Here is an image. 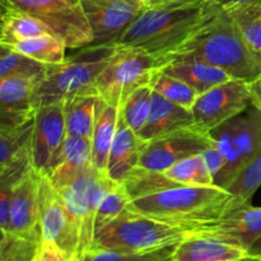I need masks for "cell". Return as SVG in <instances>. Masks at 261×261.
I'll return each instance as SVG.
<instances>
[{
	"label": "cell",
	"mask_w": 261,
	"mask_h": 261,
	"mask_svg": "<svg viewBox=\"0 0 261 261\" xmlns=\"http://www.w3.org/2000/svg\"><path fill=\"white\" fill-rule=\"evenodd\" d=\"M171 56H190L216 65L232 79L250 83L261 74V55L252 51L227 10L213 7L205 19L172 53L158 59Z\"/></svg>",
	"instance_id": "1"
},
{
	"label": "cell",
	"mask_w": 261,
	"mask_h": 261,
	"mask_svg": "<svg viewBox=\"0 0 261 261\" xmlns=\"http://www.w3.org/2000/svg\"><path fill=\"white\" fill-rule=\"evenodd\" d=\"M232 195L218 186H175L134 199L127 208L191 231L218 219L232 205Z\"/></svg>",
	"instance_id": "2"
},
{
	"label": "cell",
	"mask_w": 261,
	"mask_h": 261,
	"mask_svg": "<svg viewBox=\"0 0 261 261\" xmlns=\"http://www.w3.org/2000/svg\"><path fill=\"white\" fill-rule=\"evenodd\" d=\"M212 9L213 5L206 0L178 9L145 8L114 45L140 48L158 60L176 50Z\"/></svg>",
	"instance_id": "3"
},
{
	"label": "cell",
	"mask_w": 261,
	"mask_h": 261,
	"mask_svg": "<svg viewBox=\"0 0 261 261\" xmlns=\"http://www.w3.org/2000/svg\"><path fill=\"white\" fill-rule=\"evenodd\" d=\"M190 236L180 226L165 223L126 208L115 221L96 232L91 250L122 254H150L177 246Z\"/></svg>",
	"instance_id": "4"
},
{
	"label": "cell",
	"mask_w": 261,
	"mask_h": 261,
	"mask_svg": "<svg viewBox=\"0 0 261 261\" xmlns=\"http://www.w3.org/2000/svg\"><path fill=\"white\" fill-rule=\"evenodd\" d=\"M115 45L86 46L56 65H48L33 96V109L64 102L86 94H96V81L105 68ZM97 96V94H96Z\"/></svg>",
	"instance_id": "5"
},
{
	"label": "cell",
	"mask_w": 261,
	"mask_h": 261,
	"mask_svg": "<svg viewBox=\"0 0 261 261\" xmlns=\"http://www.w3.org/2000/svg\"><path fill=\"white\" fill-rule=\"evenodd\" d=\"M209 138L226 160V166L214 178V184L227 189L237 173L261 152V110L251 103L212 130Z\"/></svg>",
	"instance_id": "6"
},
{
	"label": "cell",
	"mask_w": 261,
	"mask_h": 261,
	"mask_svg": "<svg viewBox=\"0 0 261 261\" xmlns=\"http://www.w3.org/2000/svg\"><path fill=\"white\" fill-rule=\"evenodd\" d=\"M155 68V58L144 50L115 45L114 53L97 76L96 94L106 103L120 107L135 89L149 84Z\"/></svg>",
	"instance_id": "7"
},
{
	"label": "cell",
	"mask_w": 261,
	"mask_h": 261,
	"mask_svg": "<svg viewBox=\"0 0 261 261\" xmlns=\"http://www.w3.org/2000/svg\"><path fill=\"white\" fill-rule=\"evenodd\" d=\"M40 175L38 249L66 257H82L81 234L60 193L47 176Z\"/></svg>",
	"instance_id": "8"
},
{
	"label": "cell",
	"mask_w": 261,
	"mask_h": 261,
	"mask_svg": "<svg viewBox=\"0 0 261 261\" xmlns=\"http://www.w3.org/2000/svg\"><path fill=\"white\" fill-rule=\"evenodd\" d=\"M8 7L30 13L48 25L54 36L63 40L66 47L91 46L93 33L81 0H5Z\"/></svg>",
	"instance_id": "9"
},
{
	"label": "cell",
	"mask_w": 261,
	"mask_h": 261,
	"mask_svg": "<svg viewBox=\"0 0 261 261\" xmlns=\"http://www.w3.org/2000/svg\"><path fill=\"white\" fill-rule=\"evenodd\" d=\"M114 184L106 173L96 170L91 165L73 182L59 190L79 228L82 256L91 250L94 239L97 209L105 194Z\"/></svg>",
	"instance_id": "10"
},
{
	"label": "cell",
	"mask_w": 261,
	"mask_h": 261,
	"mask_svg": "<svg viewBox=\"0 0 261 261\" xmlns=\"http://www.w3.org/2000/svg\"><path fill=\"white\" fill-rule=\"evenodd\" d=\"M252 103L249 83L231 79L199 94L191 109L193 126L209 133Z\"/></svg>",
	"instance_id": "11"
},
{
	"label": "cell",
	"mask_w": 261,
	"mask_h": 261,
	"mask_svg": "<svg viewBox=\"0 0 261 261\" xmlns=\"http://www.w3.org/2000/svg\"><path fill=\"white\" fill-rule=\"evenodd\" d=\"M66 138L64 102L46 105L35 111L30 142L31 165L37 172L48 175L60 157Z\"/></svg>",
	"instance_id": "12"
},
{
	"label": "cell",
	"mask_w": 261,
	"mask_h": 261,
	"mask_svg": "<svg viewBox=\"0 0 261 261\" xmlns=\"http://www.w3.org/2000/svg\"><path fill=\"white\" fill-rule=\"evenodd\" d=\"M212 145L209 134L189 126L145 143L139 167L163 172L178 161L204 153Z\"/></svg>",
	"instance_id": "13"
},
{
	"label": "cell",
	"mask_w": 261,
	"mask_h": 261,
	"mask_svg": "<svg viewBox=\"0 0 261 261\" xmlns=\"http://www.w3.org/2000/svg\"><path fill=\"white\" fill-rule=\"evenodd\" d=\"M93 33L91 46L114 45L145 9L143 0H81Z\"/></svg>",
	"instance_id": "14"
},
{
	"label": "cell",
	"mask_w": 261,
	"mask_h": 261,
	"mask_svg": "<svg viewBox=\"0 0 261 261\" xmlns=\"http://www.w3.org/2000/svg\"><path fill=\"white\" fill-rule=\"evenodd\" d=\"M42 76L0 79V130L22 133L33 127V96Z\"/></svg>",
	"instance_id": "15"
},
{
	"label": "cell",
	"mask_w": 261,
	"mask_h": 261,
	"mask_svg": "<svg viewBox=\"0 0 261 261\" xmlns=\"http://www.w3.org/2000/svg\"><path fill=\"white\" fill-rule=\"evenodd\" d=\"M190 236H205L239 245L250 252L261 239V206L251 204L231 209L218 219L195 227Z\"/></svg>",
	"instance_id": "16"
},
{
	"label": "cell",
	"mask_w": 261,
	"mask_h": 261,
	"mask_svg": "<svg viewBox=\"0 0 261 261\" xmlns=\"http://www.w3.org/2000/svg\"><path fill=\"white\" fill-rule=\"evenodd\" d=\"M40 175L30 163L13 189L9 231L24 239L40 241Z\"/></svg>",
	"instance_id": "17"
},
{
	"label": "cell",
	"mask_w": 261,
	"mask_h": 261,
	"mask_svg": "<svg viewBox=\"0 0 261 261\" xmlns=\"http://www.w3.org/2000/svg\"><path fill=\"white\" fill-rule=\"evenodd\" d=\"M163 73L181 79L190 84L199 93L214 88L224 82L231 81V76L221 68L206 61L190 56H171L161 60L157 65Z\"/></svg>",
	"instance_id": "18"
},
{
	"label": "cell",
	"mask_w": 261,
	"mask_h": 261,
	"mask_svg": "<svg viewBox=\"0 0 261 261\" xmlns=\"http://www.w3.org/2000/svg\"><path fill=\"white\" fill-rule=\"evenodd\" d=\"M250 252L239 245L205 236H189L173 247L172 261H244Z\"/></svg>",
	"instance_id": "19"
},
{
	"label": "cell",
	"mask_w": 261,
	"mask_h": 261,
	"mask_svg": "<svg viewBox=\"0 0 261 261\" xmlns=\"http://www.w3.org/2000/svg\"><path fill=\"white\" fill-rule=\"evenodd\" d=\"M145 143L147 142L133 132L120 116L116 135L107 161L106 175L109 178L114 182L121 184L130 171L139 167L140 155Z\"/></svg>",
	"instance_id": "20"
},
{
	"label": "cell",
	"mask_w": 261,
	"mask_h": 261,
	"mask_svg": "<svg viewBox=\"0 0 261 261\" xmlns=\"http://www.w3.org/2000/svg\"><path fill=\"white\" fill-rule=\"evenodd\" d=\"M193 124L191 110L173 103L153 91L149 117L139 135L145 142H149L175 130L193 126Z\"/></svg>",
	"instance_id": "21"
},
{
	"label": "cell",
	"mask_w": 261,
	"mask_h": 261,
	"mask_svg": "<svg viewBox=\"0 0 261 261\" xmlns=\"http://www.w3.org/2000/svg\"><path fill=\"white\" fill-rule=\"evenodd\" d=\"M91 166V140L66 135L60 157L47 176L55 189L65 188Z\"/></svg>",
	"instance_id": "22"
},
{
	"label": "cell",
	"mask_w": 261,
	"mask_h": 261,
	"mask_svg": "<svg viewBox=\"0 0 261 261\" xmlns=\"http://www.w3.org/2000/svg\"><path fill=\"white\" fill-rule=\"evenodd\" d=\"M119 117L120 107L101 101L91 139V165L101 172L106 173L107 161L116 135Z\"/></svg>",
	"instance_id": "23"
},
{
	"label": "cell",
	"mask_w": 261,
	"mask_h": 261,
	"mask_svg": "<svg viewBox=\"0 0 261 261\" xmlns=\"http://www.w3.org/2000/svg\"><path fill=\"white\" fill-rule=\"evenodd\" d=\"M101 101L96 94L76 96L64 101L66 135L91 140Z\"/></svg>",
	"instance_id": "24"
},
{
	"label": "cell",
	"mask_w": 261,
	"mask_h": 261,
	"mask_svg": "<svg viewBox=\"0 0 261 261\" xmlns=\"http://www.w3.org/2000/svg\"><path fill=\"white\" fill-rule=\"evenodd\" d=\"M47 33L53 35L48 25L40 18L9 7L0 20V41L10 47L19 41Z\"/></svg>",
	"instance_id": "25"
},
{
	"label": "cell",
	"mask_w": 261,
	"mask_h": 261,
	"mask_svg": "<svg viewBox=\"0 0 261 261\" xmlns=\"http://www.w3.org/2000/svg\"><path fill=\"white\" fill-rule=\"evenodd\" d=\"M66 48L65 42L51 33L27 38L12 46V50L15 53L45 65L64 63L66 59Z\"/></svg>",
	"instance_id": "26"
},
{
	"label": "cell",
	"mask_w": 261,
	"mask_h": 261,
	"mask_svg": "<svg viewBox=\"0 0 261 261\" xmlns=\"http://www.w3.org/2000/svg\"><path fill=\"white\" fill-rule=\"evenodd\" d=\"M165 176L181 186H214V177L206 166L203 153L178 161L163 171Z\"/></svg>",
	"instance_id": "27"
},
{
	"label": "cell",
	"mask_w": 261,
	"mask_h": 261,
	"mask_svg": "<svg viewBox=\"0 0 261 261\" xmlns=\"http://www.w3.org/2000/svg\"><path fill=\"white\" fill-rule=\"evenodd\" d=\"M121 184L124 185L130 201L150 195V194L158 193V191L166 190V189L181 186L176 184L175 181L170 180L163 172L145 170L142 167H137L130 171L129 175L124 178Z\"/></svg>",
	"instance_id": "28"
},
{
	"label": "cell",
	"mask_w": 261,
	"mask_h": 261,
	"mask_svg": "<svg viewBox=\"0 0 261 261\" xmlns=\"http://www.w3.org/2000/svg\"><path fill=\"white\" fill-rule=\"evenodd\" d=\"M153 91L157 92L162 97H165L168 101L173 102L176 105L191 110L194 103L198 99L199 92L194 87L188 84L181 79L175 78L172 75L163 73L161 69L155 68L153 70L152 76L149 82Z\"/></svg>",
	"instance_id": "29"
},
{
	"label": "cell",
	"mask_w": 261,
	"mask_h": 261,
	"mask_svg": "<svg viewBox=\"0 0 261 261\" xmlns=\"http://www.w3.org/2000/svg\"><path fill=\"white\" fill-rule=\"evenodd\" d=\"M30 163L31 157L30 147H28L19 157L15 158L0 172V228L5 232L9 231L10 203H12L13 189H14L18 178L30 166Z\"/></svg>",
	"instance_id": "30"
},
{
	"label": "cell",
	"mask_w": 261,
	"mask_h": 261,
	"mask_svg": "<svg viewBox=\"0 0 261 261\" xmlns=\"http://www.w3.org/2000/svg\"><path fill=\"white\" fill-rule=\"evenodd\" d=\"M246 45L261 55V3L227 9Z\"/></svg>",
	"instance_id": "31"
},
{
	"label": "cell",
	"mask_w": 261,
	"mask_h": 261,
	"mask_svg": "<svg viewBox=\"0 0 261 261\" xmlns=\"http://www.w3.org/2000/svg\"><path fill=\"white\" fill-rule=\"evenodd\" d=\"M261 186V152L252 158L227 186L226 190L232 195L231 209L250 204L252 196ZM229 209V211H231Z\"/></svg>",
	"instance_id": "32"
},
{
	"label": "cell",
	"mask_w": 261,
	"mask_h": 261,
	"mask_svg": "<svg viewBox=\"0 0 261 261\" xmlns=\"http://www.w3.org/2000/svg\"><path fill=\"white\" fill-rule=\"evenodd\" d=\"M153 88L150 84L135 89L120 106V116L138 135L145 126L152 109Z\"/></svg>",
	"instance_id": "33"
},
{
	"label": "cell",
	"mask_w": 261,
	"mask_h": 261,
	"mask_svg": "<svg viewBox=\"0 0 261 261\" xmlns=\"http://www.w3.org/2000/svg\"><path fill=\"white\" fill-rule=\"evenodd\" d=\"M130 199L125 191L122 184L115 182L109 191L105 194L97 209L94 221V234L109 223L117 218L127 208Z\"/></svg>",
	"instance_id": "34"
},
{
	"label": "cell",
	"mask_w": 261,
	"mask_h": 261,
	"mask_svg": "<svg viewBox=\"0 0 261 261\" xmlns=\"http://www.w3.org/2000/svg\"><path fill=\"white\" fill-rule=\"evenodd\" d=\"M47 68L48 65L37 63L15 51L0 56V79L10 76H43Z\"/></svg>",
	"instance_id": "35"
},
{
	"label": "cell",
	"mask_w": 261,
	"mask_h": 261,
	"mask_svg": "<svg viewBox=\"0 0 261 261\" xmlns=\"http://www.w3.org/2000/svg\"><path fill=\"white\" fill-rule=\"evenodd\" d=\"M37 251V240L24 239L10 232L0 239V261H36Z\"/></svg>",
	"instance_id": "36"
},
{
	"label": "cell",
	"mask_w": 261,
	"mask_h": 261,
	"mask_svg": "<svg viewBox=\"0 0 261 261\" xmlns=\"http://www.w3.org/2000/svg\"><path fill=\"white\" fill-rule=\"evenodd\" d=\"M32 129L22 133L0 130V168H4L30 147Z\"/></svg>",
	"instance_id": "37"
},
{
	"label": "cell",
	"mask_w": 261,
	"mask_h": 261,
	"mask_svg": "<svg viewBox=\"0 0 261 261\" xmlns=\"http://www.w3.org/2000/svg\"><path fill=\"white\" fill-rule=\"evenodd\" d=\"M172 249L150 254H122L110 250H89L82 256V261H172Z\"/></svg>",
	"instance_id": "38"
},
{
	"label": "cell",
	"mask_w": 261,
	"mask_h": 261,
	"mask_svg": "<svg viewBox=\"0 0 261 261\" xmlns=\"http://www.w3.org/2000/svg\"><path fill=\"white\" fill-rule=\"evenodd\" d=\"M203 155L209 171H211V173L213 175V177L216 178L217 176L219 175V172L223 170L224 166H226V160H224L223 154H222L221 150H219L218 148H216L212 144L211 147L203 153Z\"/></svg>",
	"instance_id": "39"
},
{
	"label": "cell",
	"mask_w": 261,
	"mask_h": 261,
	"mask_svg": "<svg viewBox=\"0 0 261 261\" xmlns=\"http://www.w3.org/2000/svg\"><path fill=\"white\" fill-rule=\"evenodd\" d=\"M205 0H143L145 8H155V9H178L198 5Z\"/></svg>",
	"instance_id": "40"
},
{
	"label": "cell",
	"mask_w": 261,
	"mask_h": 261,
	"mask_svg": "<svg viewBox=\"0 0 261 261\" xmlns=\"http://www.w3.org/2000/svg\"><path fill=\"white\" fill-rule=\"evenodd\" d=\"M206 2L211 3L217 9L227 10L233 7H237V5L256 4V3H261V0H206Z\"/></svg>",
	"instance_id": "41"
},
{
	"label": "cell",
	"mask_w": 261,
	"mask_h": 261,
	"mask_svg": "<svg viewBox=\"0 0 261 261\" xmlns=\"http://www.w3.org/2000/svg\"><path fill=\"white\" fill-rule=\"evenodd\" d=\"M36 261H82V257H66L38 249Z\"/></svg>",
	"instance_id": "42"
},
{
	"label": "cell",
	"mask_w": 261,
	"mask_h": 261,
	"mask_svg": "<svg viewBox=\"0 0 261 261\" xmlns=\"http://www.w3.org/2000/svg\"><path fill=\"white\" fill-rule=\"evenodd\" d=\"M250 93H251L252 103L261 110V74L256 79L249 83Z\"/></svg>",
	"instance_id": "43"
},
{
	"label": "cell",
	"mask_w": 261,
	"mask_h": 261,
	"mask_svg": "<svg viewBox=\"0 0 261 261\" xmlns=\"http://www.w3.org/2000/svg\"><path fill=\"white\" fill-rule=\"evenodd\" d=\"M250 255L256 257H261V239L250 250Z\"/></svg>",
	"instance_id": "44"
},
{
	"label": "cell",
	"mask_w": 261,
	"mask_h": 261,
	"mask_svg": "<svg viewBox=\"0 0 261 261\" xmlns=\"http://www.w3.org/2000/svg\"><path fill=\"white\" fill-rule=\"evenodd\" d=\"M12 47L8 45H5L4 42H2L0 41V56H4V55H8V54L12 53Z\"/></svg>",
	"instance_id": "45"
},
{
	"label": "cell",
	"mask_w": 261,
	"mask_h": 261,
	"mask_svg": "<svg viewBox=\"0 0 261 261\" xmlns=\"http://www.w3.org/2000/svg\"><path fill=\"white\" fill-rule=\"evenodd\" d=\"M249 261H261V257H256V256H252V255H251V259H250Z\"/></svg>",
	"instance_id": "46"
},
{
	"label": "cell",
	"mask_w": 261,
	"mask_h": 261,
	"mask_svg": "<svg viewBox=\"0 0 261 261\" xmlns=\"http://www.w3.org/2000/svg\"><path fill=\"white\" fill-rule=\"evenodd\" d=\"M5 233H7V232H5V231H3V229L0 228V239H3V236H4Z\"/></svg>",
	"instance_id": "47"
},
{
	"label": "cell",
	"mask_w": 261,
	"mask_h": 261,
	"mask_svg": "<svg viewBox=\"0 0 261 261\" xmlns=\"http://www.w3.org/2000/svg\"><path fill=\"white\" fill-rule=\"evenodd\" d=\"M250 259H251V256H250V257H247V259H246V260H244V261H249Z\"/></svg>",
	"instance_id": "48"
},
{
	"label": "cell",
	"mask_w": 261,
	"mask_h": 261,
	"mask_svg": "<svg viewBox=\"0 0 261 261\" xmlns=\"http://www.w3.org/2000/svg\"><path fill=\"white\" fill-rule=\"evenodd\" d=\"M5 167H7V166H5ZM3 170H4V168H3ZM3 170H0V172H2V171H3Z\"/></svg>",
	"instance_id": "49"
},
{
	"label": "cell",
	"mask_w": 261,
	"mask_h": 261,
	"mask_svg": "<svg viewBox=\"0 0 261 261\" xmlns=\"http://www.w3.org/2000/svg\"><path fill=\"white\" fill-rule=\"evenodd\" d=\"M0 170H3V168H0Z\"/></svg>",
	"instance_id": "50"
}]
</instances>
